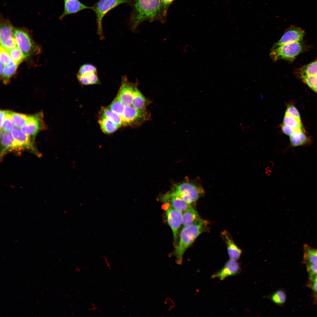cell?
<instances>
[{
	"label": "cell",
	"instance_id": "1",
	"mask_svg": "<svg viewBox=\"0 0 317 317\" xmlns=\"http://www.w3.org/2000/svg\"><path fill=\"white\" fill-rule=\"evenodd\" d=\"M128 3L132 9L129 24L133 31L145 21L151 22L159 20L163 23L166 21L162 14L160 0H130Z\"/></svg>",
	"mask_w": 317,
	"mask_h": 317
},
{
	"label": "cell",
	"instance_id": "2",
	"mask_svg": "<svg viewBox=\"0 0 317 317\" xmlns=\"http://www.w3.org/2000/svg\"><path fill=\"white\" fill-rule=\"evenodd\" d=\"M208 229V222L203 219L191 225L182 227L180 233L178 242L173 253L177 264L182 263L183 256L186 250L200 234L207 231Z\"/></svg>",
	"mask_w": 317,
	"mask_h": 317
},
{
	"label": "cell",
	"instance_id": "3",
	"mask_svg": "<svg viewBox=\"0 0 317 317\" xmlns=\"http://www.w3.org/2000/svg\"><path fill=\"white\" fill-rule=\"evenodd\" d=\"M171 191L191 205H195L204 193L201 186L188 180L174 185Z\"/></svg>",
	"mask_w": 317,
	"mask_h": 317
},
{
	"label": "cell",
	"instance_id": "4",
	"mask_svg": "<svg viewBox=\"0 0 317 317\" xmlns=\"http://www.w3.org/2000/svg\"><path fill=\"white\" fill-rule=\"evenodd\" d=\"M14 36L18 47L26 58L40 53V47L34 42L27 28L14 27Z\"/></svg>",
	"mask_w": 317,
	"mask_h": 317
},
{
	"label": "cell",
	"instance_id": "5",
	"mask_svg": "<svg viewBox=\"0 0 317 317\" xmlns=\"http://www.w3.org/2000/svg\"><path fill=\"white\" fill-rule=\"evenodd\" d=\"M130 0H99L91 6V9L95 12L96 17L97 33L100 38H104L102 26V20L104 16L110 11L123 4L129 3Z\"/></svg>",
	"mask_w": 317,
	"mask_h": 317
},
{
	"label": "cell",
	"instance_id": "6",
	"mask_svg": "<svg viewBox=\"0 0 317 317\" xmlns=\"http://www.w3.org/2000/svg\"><path fill=\"white\" fill-rule=\"evenodd\" d=\"M302 50L299 41L284 44L272 48L270 56L274 61L284 59L292 61Z\"/></svg>",
	"mask_w": 317,
	"mask_h": 317
},
{
	"label": "cell",
	"instance_id": "7",
	"mask_svg": "<svg viewBox=\"0 0 317 317\" xmlns=\"http://www.w3.org/2000/svg\"><path fill=\"white\" fill-rule=\"evenodd\" d=\"M150 114L146 109H137L132 106H126L121 116L122 125L136 127L148 119Z\"/></svg>",
	"mask_w": 317,
	"mask_h": 317
},
{
	"label": "cell",
	"instance_id": "8",
	"mask_svg": "<svg viewBox=\"0 0 317 317\" xmlns=\"http://www.w3.org/2000/svg\"><path fill=\"white\" fill-rule=\"evenodd\" d=\"M14 28L10 20L1 14L0 47L7 51L17 46L14 36Z\"/></svg>",
	"mask_w": 317,
	"mask_h": 317
},
{
	"label": "cell",
	"instance_id": "9",
	"mask_svg": "<svg viewBox=\"0 0 317 317\" xmlns=\"http://www.w3.org/2000/svg\"><path fill=\"white\" fill-rule=\"evenodd\" d=\"M162 208L165 212L167 222L173 232L175 247L178 242L179 230L182 225V213L168 203H164Z\"/></svg>",
	"mask_w": 317,
	"mask_h": 317
},
{
	"label": "cell",
	"instance_id": "10",
	"mask_svg": "<svg viewBox=\"0 0 317 317\" xmlns=\"http://www.w3.org/2000/svg\"><path fill=\"white\" fill-rule=\"evenodd\" d=\"M17 151L24 149L30 150L38 156L39 153L36 149L30 136L24 133L21 129L17 128L11 131Z\"/></svg>",
	"mask_w": 317,
	"mask_h": 317
},
{
	"label": "cell",
	"instance_id": "11",
	"mask_svg": "<svg viewBox=\"0 0 317 317\" xmlns=\"http://www.w3.org/2000/svg\"><path fill=\"white\" fill-rule=\"evenodd\" d=\"M43 116L42 113L40 112L28 116L26 123L21 129L27 135L33 136L34 139L38 133L44 128Z\"/></svg>",
	"mask_w": 317,
	"mask_h": 317
},
{
	"label": "cell",
	"instance_id": "12",
	"mask_svg": "<svg viewBox=\"0 0 317 317\" xmlns=\"http://www.w3.org/2000/svg\"><path fill=\"white\" fill-rule=\"evenodd\" d=\"M242 270L240 263L238 262L230 259L226 262L221 269L214 273L211 277L223 280L229 276L239 274Z\"/></svg>",
	"mask_w": 317,
	"mask_h": 317
},
{
	"label": "cell",
	"instance_id": "13",
	"mask_svg": "<svg viewBox=\"0 0 317 317\" xmlns=\"http://www.w3.org/2000/svg\"><path fill=\"white\" fill-rule=\"evenodd\" d=\"M136 86L129 82L125 76L122 77L121 85L117 96L126 106H132Z\"/></svg>",
	"mask_w": 317,
	"mask_h": 317
},
{
	"label": "cell",
	"instance_id": "14",
	"mask_svg": "<svg viewBox=\"0 0 317 317\" xmlns=\"http://www.w3.org/2000/svg\"><path fill=\"white\" fill-rule=\"evenodd\" d=\"M304 34V31L299 27L291 26L285 30L280 39L273 45L274 48L283 44L299 41Z\"/></svg>",
	"mask_w": 317,
	"mask_h": 317
},
{
	"label": "cell",
	"instance_id": "15",
	"mask_svg": "<svg viewBox=\"0 0 317 317\" xmlns=\"http://www.w3.org/2000/svg\"><path fill=\"white\" fill-rule=\"evenodd\" d=\"M221 235L226 245L230 259L237 261L239 259L242 253V249L235 243L227 231H224Z\"/></svg>",
	"mask_w": 317,
	"mask_h": 317
},
{
	"label": "cell",
	"instance_id": "16",
	"mask_svg": "<svg viewBox=\"0 0 317 317\" xmlns=\"http://www.w3.org/2000/svg\"><path fill=\"white\" fill-rule=\"evenodd\" d=\"M64 9L59 18L62 20L66 16L77 13L81 11L87 9H91V6L85 5L79 0H63Z\"/></svg>",
	"mask_w": 317,
	"mask_h": 317
},
{
	"label": "cell",
	"instance_id": "17",
	"mask_svg": "<svg viewBox=\"0 0 317 317\" xmlns=\"http://www.w3.org/2000/svg\"><path fill=\"white\" fill-rule=\"evenodd\" d=\"M164 203H168L182 213L190 206L182 198L171 191L164 195L161 199Z\"/></svg>",
	"mask_w": 317,
	"mask_h": 317
},
{
	"label": "cell",
	"instance_id": "18",
	"mask_svg": "<svg viewBox=\"0 0 317 317\" xmlns=\"http://www.w3.org/2000/svg\"><path fill=\"white\" fill-rule=\"evenodd\" d=\"M0 158H2L7 153L17 151L14 139L11 131L0 130Z\"/></svg>",
	"mask_w": 317,
	"mask_h": 317
},
{
	"label": "cell",
	"instance_id": "19",
	"mask_svg": "<svg viewBox=\"0 0 317 317\" xmlns=\"http://www.w3.org/2000/svg\"><path fill=\"white\" fill-rule=\"evenodd\" d=\"M202 219L193 205H190L182 212L183 227L191 225Z\"/></svg>",
	"mask_w": 317,
	"mask_h": 317
},
{
	"label": "cell",
	"instance_id": "20",
	"mask_svg": "<svg viewBox=\"0 0 317 317\" xmlns=\"http://www.w3.org/2000/svg\"><path fill=\"white\" fill-rule=\"evenodd\" d=\"M291 146L295 147L309 143V139L302 130L295 131L290 136Z\"/></svg>",
	"mask_w": 317,
	"mask_h": 317
},
{
	"label": "cell",
	"instance_id": "21",
	"mask_svg": "<svg viewBox=\"0 0 317 317\" xmlns=\"http://www.w3.org/2000/svg\"><path fill=\"white\" fill-rule=\"evenodd\" d=\"M80 83L83 85L98 84L100 83L97 72H90L81 75H77Z\"/></svg>",
	"mask_w": 317,
	"mask_h": 317
},
{
	"label": "cell",
	"instance_id": "22",
	"mask_svg": "<svg viewBox=\"0 0 317 317\" xmlns=\"http://www.w3.org/2000/svg\"><path fill=\"white\" fill-rule=\"evenodd\" d=\"M149 103V101L141 94L136 86L134 89L132 106L136 109H144Z\"/></svg>",
	"mask_w": 317,
	"mask_h": 317
},
{
	"label": "cell",
	"instance_id": "23",
	"mask_svg": "<svg viewBox=\"0 0 317 317\" xmlns=\"http://www.w3.org/2000/svg\"><path fill=\"white\" fill-rule=\"evenodd\" d=\"M98 122L101 130L106 134L113 133L120 127L111 120L102 116L99 118Z\"/></svg>",
	"mask_w": 317,
	"mask_h": 317
},
{
	"label": "cell",
	"instance_id": "24",
	"mask_svg": "<svg viewBox=\"0 0 317 317\" xmlns=\"http://www.w3.org/2000/svg\"><path fill=\"white\" fill-rule=\"evenodd\" d=\"M303 259L306 264H317V249L304 245Z\"/></svg>",
	"mask_w": 317,
	"mask_h": 317
},
{
	"label": "cell",
	"instance_id": "25",
	"mask_svg": "<svg viewBox=\"0 0 317 317\" xmlns=\"http://www.w3.org/2000/svg\"><path fill=\"white\" fill-rule=\"evenodd\" d=\"M18 65L12 61L9 64L4 65L1 78L5 84L9 82L12 76L16 73Z\"/></svg>",
	"mask_w": 317,
	"mask_h": 317
},
{
	"label": "cell",
	"instance_id": "26",
	"mask_svg": "<svg viewBox=\"0 0 317 317\" xmlns=\"http://www.w3.org/2000/svg\"><path fill=\"white\" fill-rule=\"evenodd\" d=\"M101 113V116L109 119L119 127L122 125V120L121 116L109 108L102 107Z\"/></svg>",
	"mask_w": 317,
	"mask_h": 317
},
{
	"label": "cell",
	"instance_id": "27",
	"mask_svg": "<svg viewBox=\"0 0 317 317\" xmlns=\"http://www.w3.org/2000/svg\"><path fill=\"white\" fill-rule=\"evenodd\" d=\"M10 115L12 122L16 128L21 129L28 121V116L24 114L10 111Z\"/></svg>",
	"mask_w": 317,
	"mask_h": 317
},
{
	"label": "cell",
	"instance_id": "28",
	"mask_svg": "<svg viewBox=\"0 0 317 317\" xmlns=\"http://www.w3.org/2000/svg\"><path fill=\"white\" fill-rule=\"evenodd\" d=\"M269 298L275 304L282 306L286 301V295L283 290L279 289L273 293L269 296Z\"/></svg>",
	"mask_w": 317,
	"mask_h": 317
},
{
	"label": "cell",
	"instance_id": "29",
	"mask_svg": "<svg viewBox=\"0 0 317 317\" xmlns=\"http://www.w3.org/2000/svg\"><path fill=\"white\" fill-rule=\"evenodd\" d=\"M283 122L284 124L291 128L294 131L302 130V126L300 119L285 114Z\"/></svg>",
	"mask_w": 317,
	"mask_h": 317
},
{
	"label": "cell",
	"instance_id": "30",
	"mask_svg": "<svg viewBox=\"0 0 317 317\" xmlns=\"http://www.w3.org/2000/svg\"><path fill=\"white\" fill-rule=\"evenodd\" d=\"M8 52L12 60L18 65L26 58L17 46Z\"/></svg>",
	"mask_w": 317,
	"mask_h": 317
},
{
	"label": "cell",
	"instance_id": "31",
	"mask_svg": "<svg viewBox=\"0 0 317 317\" xmlns=\"http://www.w3.org/2000/svg\"><path fill=\"white\" fill-rule=\"evenodd\" d=\"M125 106L117 96L109 106V108L121 116L124 112Z\"/></svg>",
	"mask_w": 317,
	"mask_h": 317
},
{
	"label": "cell",
	"instance_id": "32",
	"mask_svg": "<svg viewBox=\"0 0 317 317\" xmlns=\"http://www.w3.org/2000/svg\"><path fill=\"white\" fill-rule=\"evenodd\" d=\"M302 77L306 84L317 92V76L302 75Z\"/></svg>",
	"mask_w": 317,
	"mask_h": 317
},
{
	"label": "cell",
	"instance_id": "33",
	"mask_svg": "<svg viewBox=\"0 0 317 317\" xmlns=\"http://www.w3.org/2000/svg\"><path fill=\"white\" fill-rule=\"evenodd\" d=\"M302 75L317 76V61L306 66L302 71Z\"/></svg>",
	"mask_w": 317,
	"mask_h": 317
},
{
	"label": "cell",
	"instance_id": "34",
	"mask_svg": "<svg viewBox=\"0 0 317 317\" xmlns=\"http://www.w3.org/2000/svg\"><path fill=\"white\" fill-rule=\"evenodd\" d=\"M14 126L11 119L10 111H8L7 115L2 123L0 129L2 128V130H1L4 131H10L14 128Z\"/></svg>",
	"mask_w": 317,
	"mask_h": 317
},
{
	"label": "cell",
	"instance_id": "35",
	"mask_svg": "<svg viewBox=\"0 0 317 317\" xmlns=\"http://www.w3.org/2000/svg\"><path fill=\"white\" fill-rule=\"evenodd\" d=\"M90 72H97V68L92 64L85 63L80 67L77 75H81Z\"/></svg>",
	"mask_w": 317,
	"mask_h": 317
},
{
	"label": "cell",
	"instance_id": "36",
	"mask_svg": "<svg viewBox=\"0 0 317 317\" xmlns=\"http://www.w3.org/2000/svg\"><path fill=\"white\" fill-rule=\"evenodd\" d=\"M0 60L4 65L8 64L12 61L8 52L0 47Z\"/></svg>",
	"mask_w": 317,
	"mask_h": 317
},
{
	"label": "cell",
	"instance_id": "37",
	"mask_svg": "<svg viewBox=\"0 0 317 317\" xmlns=\"http://www.w3.org/2000/svg\"><path fill=\"white\" fill-rule=\"evenodd\" d=\"M285 114L300 120V115L299 111L293 105H290L287 107Z\"/></svg>",
	"mask_w": 317,
	"mask_h": 317
},
{
	"label": "cell",
	"instance_id": "38",
	"mask_svg": "<svg viewBox=\"0 0 317 317\" xmlns=\"http://www.w3.org/2000/svg\"><path fill=\"white\" fill-rule=\"evenodd\" d=\"M174 0H160L163 15L166 18L168 8Z\"/></svg>",
	"mask_w": 317,
	"mask_h": 317
},
{
	"label": "cell",
	"instance_id": "39",
	"mask_svg": "<svg viewBox=\"0 0 317 317\" xmlns=\"http://www.w3.org/2000/svg\"><path fill=\"white\" fill-rule=\"evenodd\" d=\"M308 286L312 290L314 297L317 299V281L309 280Z\"/></svg>",
	"mask_w": 317,
	"mask_h": 317
},
{
	"label": "cell",
	"instance_id": "40",
	"mask_svg": "<svg viewBox=\"0 0 317 317\" xmlns=\"http://www.w3.org/2000/svg\"><path fill=\"white\" fill-rule=\"evenodd\" d=\"M306 268L309 275L317 273V264H306Z\"/></svg>",
	"mask_w": 317,
	"mask_h": 317
},
{
	"label": "cell",
	"instance_id": "41",
	"mask_svg": "<svg viewBox=\"0 0 317 317\" xmlns=\"http://www.w3.org/2000/svg\"><path fill=\"white\" fill-rule=\"evenodd\" d=\"M281 127L282 131L288 136L291 135L294 131L292 128L284 124L281 125Z\"/></svg>",
	"mask_w": 317,
	"mask_h": 317
},
{
	"label": "cell",
	"instance_id": "42",
	"mask_svg": "<svg viewBox=\"0 0 317 317\" xmlns=\"http://www.w3.org/2000/svg\"><path fill=\"white\" fill-rule=\"evenodd\" d=\"M8 111L1 110L0 111V127H1L2 123L4 120L8 113Z\"/></svg>",
	"mask_w": 317,
	"mask_h": 317
},
{
	"label": "cell",
	"instance_id": "43",
	"mask_svg": "<svg viewBox=\"0 0 317 317\" xmlns=\"http://www.w3.org/2000/svg\"><path fill=\"white\" fill-rule=\"evenodd\" d=\"M309 279L310 281H317V273L309 275Z\"/></svg>",
	"mask_w": 317,
	"mask_h": 317
},
{
	"label": "cell",
	"instance_id": "44",
	"mask_svg": "<svg viewBox=\"0 0 317 317\" xmlns=\"http://www.w3.org/2000/svg\"><path fill=\"white\" fill-rule=\"evenodd\" d=\"M4 65L0 61V73L1 76L2 75L4 68Z\"/></svg>",
	"mask_w": 317,
	"mask_h": 317
}]
</instances>
